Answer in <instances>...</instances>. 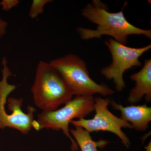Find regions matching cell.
Masks as SVG:
<instances>
[{
    "label": "cell",
    "instance_id": "1",
    "mask_svg": "<svg viewBox=\"0 0 151 151\" xmlns=\"http://www.w3.org/2000/svg\"><path fill=\"white\" fill-rule=\"evenodd\" d=\"M117 13L108 12L106 6L100 1L94 0L89 3L81 10V15L91 22L97 25V29H91L82 27L76 29L83 40L102 38V36H110L119 43L127 45L129 35H144L151 39V30L136 27L127 20L124 17V9Z\"/></svg>",
    "mask_w": 151,
    "mask_h": 151
},
{
    "label": "cell",
    "instance_id": "2",
    "mask_svg": "<svg viewBox=\"0 0 151 151\" xmlns=\"http://www.w3.org/2000/svg\"><path fill=\"white\" fill-rule=\"evenodd\" d=\"M31 91L35 105L43 112L56 111L73 98L70 87L49 63L41 61L37 67Z\"/></svg>",
    "mask_w": 151,
    "mask_h": 151
},
{
    "label": "cell",
    "instance_id": "3",
    "mask_svg": "<svg viewBox=\"0 0 151 151\" xmlns=\"http://www.w3.org/2000/svg\"><path fill=\"white\" fill-rule=\"evenodd\" d=\"M49 64L61 76L73 95L103 96L112 95L115 91L105 83L98 84L89 74L86 63L76 55L68 54L51 60Z\"/></svg>",
    "mask_w": 151,
    "mask_h": 151
},
{
    "label": "cell",
    "instance_id": "4",
    "mask_svg": "<svg viewBox=\"0 0 151 151\" xmlns=\"http://www.w3.org/2000/svg\"><path fill=\"white\" fill-rule=\"evenodd\" d=\"M94 98L93 96H75L60 109L50 112L42 111L38 114L36 121L38 130H61L70 139L71 151L78 150V145L70 134L68 125L73 119L84 118L94 111Z\"/></svg>",
    "mask_w": 151,
    "mask_h": 151
},
{
    "label": "cell",
    "instance_id": "5",
    "mask_svg": "<svg viewBox=\"0 0 151 151\" xmlns=\"http://www.w3.org/2000/svg\"><path fill=\"white\" fill-rule=\"evenodd\" d=\"M104 43L111 52L112 63L103 67L100 73L107 80L113 79L117 92H122L126 87L123 78L126 70L134 67H141L139 58L151 48V45L140 48H133L123 45L110 38Z\"/></svg>",
    "mask_w": 151,
    "mask_h": 151
},
{
    "label": "cell",
    "instance_id": "6",
    "mask_svg": "<svg viewBox=\"0 0 151 151\" xmlns=\"http://www.w3.org/2000/svg\"><path fill=\"white\" fill-rule=\"evenodd\" d=\"M111 100L109 98L96 97L94 98V111L96 114L91 119L81 118L72 120L70 123L73 126L83 128L89 133L99 131H107L117 135L127 148L131 146L129 138L122 131V128L132 129L130 123L113 115L108 110Z\"/></svg>",
    "mask_w": 151,
    "mask_h": 151
},
{
    "label": "cell",
    "instance_id": "7",
    "mask_svg": "<svg viewBox=\"0 0 151 151\" xmlns=\"http://www.w3.org/2000/svg\"><path fill=\"white\" fill-rule=\"evenodd\" d=\"M24 100L22 98L9 97L8 107L12 112L10 115L0 112V129L6 127L13 128L27 134L33 128L35 121L34 114L36 110L32 106L27 107V113H24L21 108Z\"/></svg>",
    "mask_w": 151,
    "mask_h": 151
},
{
    "label": "cell",
    "instance_id": "8",
    "mask_svg": "<svg viewBox=\"0 0 151 151\" xmlns=\"http://www.w3.org/2000/svg\"><path fill=\"white\" fill-rule=\"evenodd\" d=\"M130 78L135 82V86L129 93L127 101L131 105L140 102L145 97L147 103L151 102V59H145L142 68L132 74Z\"/></svg>",
    "mask_w": 151,
    "mask_h": 151
},
{
    "label": "cell",
    "instance_id": "9",
    "mask_svg": "<svg viewBox=\"0 0 151 151\" xmlns=\"http://www.w3.org/2000/svg\"><path fill=\"white\" fill-rule=\"evenodd\" d=\"M110 104L115 110L121 112V119L130 122L132 129L138 132H145L149 128L151 121V107L147 104L124 107L111 100Z\"/></svg>",
    "mask_w": 151,
    "mask_h": 151
},
{
    "label": "cell",
    "instance_id": "10",
    "mask_svg": "<svg viewBox=\"0 0 151 151\" xmlns=\"http://www.w3.org/2000/svg\"><path fill=\"white\" fill-rule=\"evenodd\" d=\"M75 129L69 130L75 138L76 142L79 146L81 151H97V148H103L108 142L107 140L101 139L94 141L92 139L90 133L82 127L74 126Z\"/></svg>",
    "mask_w": 151,
    "mask_h": 151
},
{
    "label": "cell",
    "instance_id": "11",
    "mask_svg": "<svg viewBox=\"0 0 151 151\" xmlns=\"http://www.w3.org/2000/svg\"><path fill=\"white\" fill-rule=\"evenodd\" d=\"M52 0H33L31 6L29 15L30 17L35 19L40 14L43 13L44 7L46 4L51 3Z\"/></svg>",
    "mask_w": 151,
    "mask_h": 151
},
{
    "label": "cell",
    "instance_id": "12",
    "mask_svg": "<svg viewBox=\"0 0 151 151\" xmlns=\"http://www.w3.org/2000/svg\"><path fill=\"white\" fill-rule=\"evenodd\" d=\"M19 4V0H3L0 3L3 10L9 12L12 9L17 6Z\"/></svg>",
    "mask_w": 151,
    "mask_h": 151
},
{
    "label": "cell",
    "instance_id": "13",
    "mask_svg": "<svg viewBox=\"0 0 151 151\" xmlns=\"http://www.w3.org/2000/svg\"><path fill=\"white\" fill-rule=\"evenodd\" d=\"M7 26V22L2 19L0 13V40L6 34Z\"/></svg>",
    "mask_w": 151,
    "mask_h": 151
},
{
    "label": "cell",
    "instance_id": "14",
    "mask_svg": "<svg viewBox=\"0 0 151 151\" xmlns=\"http://www.w3.org/2000/svg\"><path fill=\"white\" fill-rule=\"evenodd\" d=\"M146 151H151V142L149 143L147 147H145Z\"/></svg>",
    "mask_w": 151,
    "mask_h": 151
}]
</instances>
